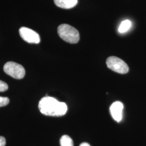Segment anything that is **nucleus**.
I'll return each instance as SVG.
<instances>
[{
	"mask_svg": "<svg viewBox=\"0 0 146 146\" xmlns=\"http://www.w3.org/2000/svg\"><path fill=\"white\" fill-rule=\"evenodd\" d=\"M58 7L63 9H70L78 4V0H54Z\"/></svg>",
	"mask_w": 146,
	"mask_h": 146,
	"instance_id": "0eeeda50",
	"label": "nucleus"
},
{
	"mask_svg": "<svg viewBox=\"0 0 146 146\" xmlns=\"http://www.w3.org/2000/svg\"><path fill=\"white\" fill-rule=\"evenodd\" d=\"M8 89V86L5 82L0 80V92L6 91Z\"/></svg>",
	"mask_w": 146,
	"mask_h": 146,
	"instance_id": "9b49d317",
	"label": "nucleus"
},
{
	"mask_svg": "<svg viewBox=\"0 0 146 146\" xmlns=\"http://www.w3.org/2000/svg\"><path fill=\"white\" fill-rule=\"evenodd\" d=\"M58 33L62 40L70 43H76L80 40L78 30L67 24H62L58 27Z\"/></svg>",
	"mask_w": 146,
	"mask_h": 146,
	"instance_id": "f03ea898",
	"label": "nucleus"
},
{
	"mask_svg": "<svg viewBox=\"0 0 146 146\" xmlns=\"http://www.w3.org/2000/svg\"><path fill=\"white\" fill-rule=\"evenodd\" d=\"M60 142L61 146H74L73 140L67 135H64L61 137Z\"/></svg>",
	"mask_w": 146,
	"mask_h": 146,
	"instance_id": "1a4fd4ad",
	"label": "nucleus"
},
{
	"mask_svg": "<svg viewBox=\"0 0 146 146\" xmlns=\"http://www.w3.org/2000/svg\"><path fill=\"white\" fill-rule=\"evenodd\" d=\"M21 38L29 43L37 44L40 42V37L36 31L25 27H22L19 29Z\"/></svg>",
	"mask_w": 146,
	"mask_h": 146,
	"instance_id": "39448f33",
	"label": "nucleus"
},
{
	"mask_svg": "<svg viewBox=\"0 0 146 146\" xmlns=\"http://www.w3.org/2000/svg\"><path fill=\"white\" fill-rule=\"evenodd\" d=\"M80 146H90V145L88 144V143H86V142H84V143H82Z\"/></svg>",
	"mask_w": 146,
	"mask_h": 146,
	"instance_id": "ddd939ff",
	"label": "nucleus"
},
{
	"mask_svg": "<svg viewBox=\"0 0 146 146\" xmlns=\"http://www.w3.org/2000/svg\"><path fill=\"white\" fill-rule=\"evenodd\" d=\"M108 68L111 70L119 73L126 74L129 71L128 65L122 60L116 56H110L106 60Z\"/></svg>",
	"mask_w": 146,
	"mask_h": 146,
	"instance_id": "20e7f679",
	"label": "nucleus"
},
{
	"mask_svg": "<svg viewBox=\"0 0 146 146\" xmlns=\"http://www.w3.org/2000/svg\"><path fill=\"white\" fill-rule=\"evenodd\" d=\"M131 26V22L129 20H125L121 22L119 27L118 31L120 33H125L129 31Z\"/></svg>",
	"mask_w": 146,
	"mask_h": 146,
	"instance_id": "6e6552de",
	"label": "nucleus"
},
{
	"mask_svg": "<svg viewBox=\"0 0 146 146\" xmlns=\"http://www.w3.org/2000/svg\"><path fill=\"white\" fill-rule=\"evenodd\" d=\"M6 143L5 139L3 137L0 136V146H5Z\"/></svg>",
	"mask_w": 146,
	"mask_h": 146,
	"instance_id": "f8f14e48",
	"label": "nucleus"
},
{
	"mask_svg": "<svg viewBox=\"0 0 146 146\" xmlns=\"http://www.w3.org/2000/svg\"><path fill=\"white\" fill-rule=\"evenodd\" d=\"M3 70L7 74L16 79L23 78L26 74L25 69L22 65L11 61L5 63Z\"/></svg>",
	"mask_w": 146,
	"mask_h": 146,
	"instance_id": "7ed1b4c3",
	"label": "nucleus"
},
{
	"mask_svg": "<svg viewBox=\"0 0 146 146\" xmlns=\"http://www.w3.org/2000/svg\"><path fill=\"white\" fill-rule=\"evenodd\" d=\"M123 104L120 101H116L111 105L110 112L112 117L116 121L119 122L122 119V111Z\"/></svg>",
	"mask_w": 146,
	"mask_h": 146,
	"instance_id": "423d86ee",
	"label": "nucleus"
},
{
	"mask_svg": "<svg viewBox=\"0 0 146 146\" xmlns=\"http://www.w3.org/2000/svg\"><path fill=\"white\" fill-rule=\"evenodd\" d=\"M9 103V99L7 97L0 96V107L7 106Z\"/></svg>",
	"mask_w": 146,
	"mask_h": 146,
	"instance_id": "9d476101",
	"label": "nucleus"
},
{
	"mask_svg": "<svg viewBox=\"0 0 146 146\" xmlns=\"http://www.w3.org/2000/svg\"><path fill=\"white\" fill-rule=\"evenodd\" d=\"M38 108L42 114L52 116H61L67 111V106L64 102L58 101L55 98L45 96L38 104Z\"/></svg>",
	"mask_w": 146,
	"mask_h": 146,
	"instance_id": "f257e3e1",
	"label": "nucleus"
}]
</instances>
